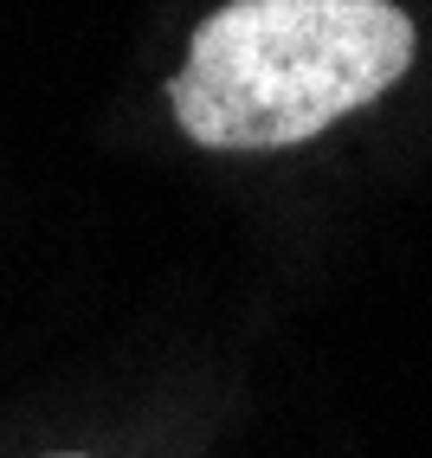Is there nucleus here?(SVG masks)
<instances>
[{
	"mask_svg": "<svg viewBox=\"0 0 432 458\" xmlns=\"http://www.w3.org/2000/svg\"><path fill=\"white\" fill-rule=\"evenodd\" d=\"M419 33L394 0H226L168 78L200 148H291L413 72Z\"/></svg>",
	"mask_w": 432,
	"mask_h": 458,
	"instance_id": "obj_1",
	"label": "nucleus"
},
{
	"mask_svg": "<svg viewBox=\"0 0 432 458\" xmlns=\"http://www.w3.org/2000/svg\"><path fill=\"white\" fill-rule=\"evenodd\" d=\"M58 458H78V452H58Z\"/></svg>",
	"mask_w": 432,
	"mask_h": 458,
	"instance_id": "obj_2",
	"label": "nucleus"
}]
</instances>
